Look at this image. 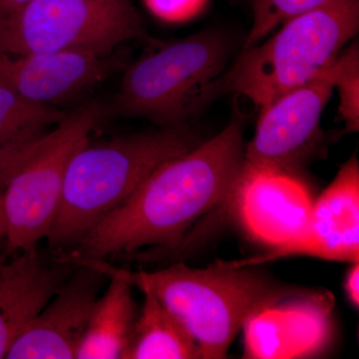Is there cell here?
Listing matches in <instances>:
<instances>
[{
	"instance_id": "cell-1",
	"label": "cell",
	"mask_w": 359,
	"mask_h": 359,
	"mask_svg": "<svg viewBox=\"0 0 359 359\" xmlns=\"http://www.w3.org/2000/svg\"><path fill=\"white\" fill-rule=\"evenodd\" d=\"M244 126L235 114L216 136L156 168L58 261L128 257L144 248L178 250L194 224L230 202L244 165Z\"/></svg>"
},
{
	"instance_id": "cell-2",
	"label": "cell",
	"mask_w": 359,
	"mask_h": 359,
	"mask_svg": "<svg viewBox=\"0 0 359 359\" xmlns=\"http://www.w3.org/2000/svg\"><path fill=\"white\" fill-rule=\"evenodd\" d=\"M201 143L188 125L86 144L73 156L57 214L47 236L49 248L65 252L124 202L156 168Z\"/></svg>"
},
{
	"instance_id": "cell-3",
	"label": "cell",
	"mask_w": 359,
	"mask_h": 359,
	"mask_svg": "<svg viewBox=\"0 0 359 359\" xmlns=\"http://www.w3.org/2000/svg\"><path fill=\"white\" fill-rule=\"evenodd\" d=\"M121 271L134 287L154 295L173 314L204 359L226 358L236 335L255 311L294 292L226 262L207 269L175 263L153 271Z\"/></svg>"
},
{
	"instance_id": "cell-4",
	"label": "cell",
	"mask_w": 359,
	"mask_h": 359,
	"mask_svg": "<svg viewBox=\"0 0 359 359\" xmlns=\"http://www.w3.org/2000/svg\"><path fill=\"white\" fill-rule=\"evenodd\" d=\"M276 29L263 43L243 49L224 72L221 95L233 92L263 108L318 77L358 34L359 0H334Z\"/></svg>"
},
{
	"instance_id": "cell-5",
	"label": "cell",
	"mask_w": 359,
	"mask_h": 359,
	"mask_svg": "<svg viewBox=\"0 0 359 359\" xmlns=\"http://www.w3.org/2000/svg\"><path fill=\"white\" fill-rule=\"evenodd\" d=\"M157 47L127 68L113 106L123 117L160 127L187 124L221 96L230 42L210 29Z\"/></svg>"
},
{
	"instance_id": "cell-6",
	"label": "cell",
	"mask_w": 359,
	"mask_h": 359,
	"mask_svg": "<svg viewBox=\"0 0 359 359\" xmlns=\"http://www.w3.org/2000/svg\"><path fill=\"white\" fill-rule=\"evenodd\" d=\"M104 107L91 101L40 137L2 195L7 252L37 250L57 214L73 156L90 140Z\"/></svg>"
},
{
	"instance_id": "cell-7",
	"label": "cell",
	"mask_w": 359,
	"mask_h": 359,
	"mask_svg": "<svg viewBox=\"0 0 359 359\" xmlns=\"http://www.w3.org/2000/svg\"><path fill=\"white\" fill-rule=\"evenodd\" d=\"M147 39L132 0H30L0 21V51H81L107 56L134 39Z\"/></svg>"
},
{
	"instance_id": "cell-8",
	"label": "cell",
	"mask_w": 359,
	"mask_h": 359,
	"mask_svg": "<svg viewBox=\"0 0 359 359\" xmlns=\"http://www.w3.org/2000/svg\"><path fill=\"white\" fill-rule=\"evenodd\" d=\"M229 204L252 241L278 250L306 233L314 199L306 184L292 172L244 161Z\"/></svg>"
},
{
	"instance_id": "cell-9",
	"label": "cell",
	"mask_w": 359,
	"mask_h": 359,
	"mask_svg": "<svg viewBox=\"0 0 359 359\" xmlns=\"http://www.w3.org/2000/svg\"><path fill=\"white\" fill-rule=\"evenodd\" d=\"M334 92L318 75L261 108L254 138L245 146V163L294 173L321 140V115Z\"/></svg>"
},
{
	"instance_id": "cell-10",
	"label": "cell",
	"mask_w": 359,
	"mask_h": 359,
	"mask_svg": "<svg viewBox=\"0 0 359 359\" xmlns=\"http://www.w3.org/2000/svg\"><path fill=\"white\" fill-rule=\"evenodd\" d=\"M330 294L292 292L245 320V358L287 359L321 353L332 335Z\"/></svg>"
},
{
	"instance_id": "cell-11",
	"label": "cell",
	"mask_w": 359,
	"mask_h": 359,
	"mask_svg": "<svg viewBox=\"0 0 359 359\" xmlns=\"http://www.w3.org/2000/svg\"><path fill=\"white\" fill-rule=\"evenodd\" d=\"M65 283L9 348L7 359H76L104 280L100 269L73 264Z\"/></svg>"
},
{
	"instance_id": "cell-12",
	"label": "cell",
	"mask_w": 359,
	"mask_h": 359,
	"mask_svg": "<svg viewBox=\"0 0 359 359\" xmlns=\"http://www.w3.org/2000/svg\"><path fill=\"white\" fill-rule=\"evenodd\" d=\"M292 256L358 263L359 166L356 157L340 168L332 184L314 200L311 222L299 240L261 256L226 264L247 268Z\"/></svg>"
},
{
	"instance_id": "cell-13",
	"label": "cell",
	"mask_w": 359,
	"mask_h": 359,
	"mask_svg": "<svg viewBox=\"0 0 359 359\" xmlns=\"http://www.w3.org/2000/svg\"><path fill=\"white\" fill-rule=\"evenodd\" d=\"M121 66L118 56L55 51H0V85L33 102L66 100L107 79Z\"/></svg>"
},
{
	"instance_id": "cell-14",
	"label": "cell",
	"mask_w": 359,
	"mask_h": 359,
	"mask_svg": "<svg viewBox=\"0 0 359 359\" xmlns=\"http://www.w3.org/2000/svg\"><path fill=\"white\" fill-rule=\"evenodd\" d=\"M74 269L45 264L37 250L0 254V359Z\"/></svg>"
},
{
	"instance_id": "cell-15",
	"label": "cell",
	"mask_w": 359,
	"mask_h": 359,
	"mask_svg": "<svg viewBox=\"0 0 359 359\" xmlns=\"http://www.w3.org/2000/svg\"><path fill=\"white\" fill-rule=\"evenodd\" d=\"M100 269L109 280L107 290L97 299L88 325L80 346L76 359H123L135 321L137 306L133 297V285L105 259H79Z\"/></svg>"
},
{
	"instance_id": "cell-16",
	"label": "cell",
	"mask_w": 359,
	"mask_h": 359,
	"mask_svg": "<svg viewBox=\"0 0 359 359\" xmlns=\"http://www.w3.org/2000/svg\"><path fill=\"white\" fill-rule=\"evenodd\" d=\"M123 359L200 358L192 337L173 314L148 292Z\"/></svg>"
},
{
	"instance_id": "cell-17",
	"label": "cell",
	"mask_w": 359,
	"mask_h": 359,
	"mask_svg": "<svg viewBox=\"0 0 359 359\" xmlns=\"http://www.w3.org/2000/svg\"><path fill=\"white\" fill-rule=\"evenodd\" d=\"M66 116L49 104L33 102L0 85V145L36 140Z\"/></svg>"
},
{
	"instance_id": "cell-18",
	"label": "cell",
	"mask_w": 359,
	"mask_h": 359,
	"mask_svg": "<svg viewBox=\"0 0 359 359\" xmlns=\"http://www.w3.org/2000/svg\"><path fill=\"white\" fill-rule=\"evenodd\" d=\"M321 76L339 92V114L347 133L359 129V48L353 41L321 71Z\"/></svg>"
},
{
	"instance_id": "cell-19",
	"label": "cell",
	"mask_w": 359,
	"mask_h": 359,
	"mask_svg": "<svg viewBox=\"0 0 359 359\" xmlns=\"http://www.w3.org/2000/svg\"><path fill=\"white\" fill-rule=\"evenodd\" d=\"M332 1L334 0H250L254 18L244 49L261 41L285 21Z\"/></svg>"
},
{
	"instance_id": "cell-20",
	"label": "cell",
	"mask_w": 359,
	"mask_h": 359,
	"mask_svg": "<svg viewBox=\"0 0 359 359\" xmlns=\"http://www.w3.org/2000/svg\"><path fill=\"white\" fill-rule=\"evenodd\" d=\"M148 11L158 20L182 23L193 20L205 8L208 0H143Z\"/></svg>"
},
{
	"instance_id": "cell-21",
	"label": "cell",
	"mask_w": 359,
	"mask_h": 359,
	"mask_svg": "<svg viewBox=\"0 0 359 359\" xmlns=\"http://www.w3.org/2000/svg\"><path fill=\"white\" fill-rule=\"evenodd\" d=\"M39 139L22 145H0V212H4L2 195L7 183L32 153Z\"/></svg>"
},
{
	"instance_id": "cell-22",
	"label": "cell",
	"mask_w": 359,
	"mask_h": 359,
	"mask_svg": "<svg viewBox=\"0 0 359 359\" xmlns=\"http://www.w3.org/2000/svg\"><path fill=\"white\" fill-rule=\"evenodd\" d=\"M344 287L349 301L355 308L359 306V264H353V266L349 269L344 283Z\"/></svg>"
},
{
	"instance_id": "cell-23",
	"label": "cell",
	"mask_w": 359,
	"mask_h": 359,
	"mask_svg": "<svg viewBox=\"0 0 359 359\" xmlns=\"http://www.w3.org/2000/svg\"><path fill=\"white\" fill-rule=\"evenodd\" d=\"M29 1L30 0H0V21L13 18Z\"/></svg>"
},
{
	"instance_id": "cell-24",
	"label": "cell",
	"mask_w": 359,
	"mask_h": 359,
	"mask_svg": "<svg viewBox=\"0 0 359 359\" xmlns=\"http://www.w3.org/2000/svg\"><path fill=\"white\" fill-rule=\"evenodd\" d=\"M6 238V221H4V214L0 212V241Z\"/></svg>"
}]
</instances>
